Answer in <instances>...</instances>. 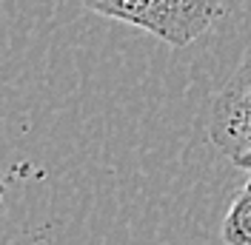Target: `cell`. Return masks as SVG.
<instances>
[{
  "mask_svg": "<svg viewBox=\"0 0 251 245\" xmlns=\"http://www.w3.org/2000/svg\"><path fill=\"white\" fill-rule=\"evenodd\" d=\"M89 12L120 20L174 49L205 37L226 15L223 0H80Z\"/></svg>",
  "mask_w": 251,
  "mask_h": 245,
  "instance_id": "1",
  "label": "cell"
},
{
  "mask_svg": "<svg viewBox=\"0 0 251 245\" xmlns=\"http://www.w3.org/2000/svg\"><path fill=\"white\" fill-rule=\"evenodd\" d=\"M223 243L226 245H251V171L243 188L234 194L228 214L223 220Z\"/></svg>",
  "mask_w": 251,
  "mask_h": 245,
  "instance_id": "3",
  "label": "cell"
},
{
  "mask_svg": "<svg viewBox=\"0 0 251 245\" xmlns=\"http://www.w3.org/2000/svg\"><path fill=\"white\" fill-rule=\"evenodd\" d=\"M231 163H234L237 169H243V171H251V148L249 151H240L231 157Z\"/></svg>",
  "mask_w": 251,
  "mask_h": 245,
  "instance_id": "4",
  "label": "cell"
},
{
  "mask_svg": "<svg viewBox=\"0 0 251 245\" xmlns=\"http://www.w3.org/2000/svg\"><path fill=\"white\" fill-rule=\"evenodd\" d=\"M208 140L228 157L251 148V51L211 103Z\"/></svg>",
  "mask_w": 251,
  "mask_h": 245,
  "instance_id": "2",
  "label": "cell"
}]
</instances>
